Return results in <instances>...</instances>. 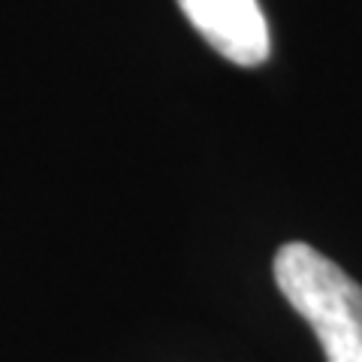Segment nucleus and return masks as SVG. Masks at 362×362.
<instances>
[{"label":"nucleus","instance_id":"f257e3e1","mask_svg":"<svg viewBox=\"0 0 362 362\" xmlns=\"http://www.w3.org/2000/svg\"><path fill=\"white\" fill-rule=\"evenodd\" d=\"M275 284L314 329L326 362H362V287L305 242L275 254Z\"/></svg>","mask_w":362,"mask_h":362},{"label":"nucleus","instance_id":"f03ea898","mask_svg":"<svg viewBox=\"0 0 362 362\" xmlns=\"http://www.w3.org/2000/svg\"><path fill=\"white\" fill-rule=\"evenodd\" d=\"M181 13L218 54L239 66L269 58V25L257 0H178Z\"/></svg>","mask_w":362,"mask_h":362}]
</instances>
